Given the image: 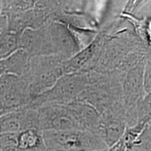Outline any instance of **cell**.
<instances>
[{
	"instance_id": "cell-4",
	"label": "cell",
	"mask_w": 151,
	"mask_h": 151,
	"mask_svg": "<svg viewBox=\"0 0 151 151\" xmlns=\"http://www.w3.org/2000/svg\"><path fill=\"white\" fill-rule=\"evenodd\" d=\"M36 109L41 132L83 130L67 104H45Z\"/></svg>"
},
{
	"instance_id": "cell-9",
	"label": "cell",
	"mask_w": 151,
	"mask_h": 151,
	"mask_svg": "<svg viewBox=\"0 0 151 151\" xmlns=\"http://www.w3.org/2000/svg\"><path fill=\"white\" fill-rule=\"evenodd\" d=\"M20 36L8 28L0 32V60L6 59L21 49Z\"/></svg>"
},
{
	"instance_id": "cell-1",
	"label": "cell",
	"mask_w": 151,
	"mask_h": 151,
	"mask_svg": "<svg viewBox=\"0 0 151 151\" xmlns=\"http://www.w3.org/2000/svg\"><path fill=\"white\" fill-rule=\"evenodd\" d=\"M65 60L60 55L31 57L27 70L22 77L34 99L50 90L64 76L62 64Z\"/></svg>"
},
{
	"instance_id": "cell-5",
	"label": "cell",
	"mask_w": 151,
	"mask_h": 151,
	"mask_svg": "<svg viewBox=\"0 0 151 151\" xmlns=\"http://www.w3.org/2000/svg\"><path fill=\"white\" fill-rule=\"evenodd\" d=\"M22 76L4 74L0 77V106L8 112L20 110L33 101Z\"/></svg>"
},
{
	"instance_id": "cell-10",
	"label": "cell",
	"mask_w": 151,
	"mask_h": 151,
	"mask_svg": "<svg viewBox=\"0 0 151 151\" xmlns=\"http://www.w3.org/2000/svg\"><path fill=\"white\" fill-rule=\"evenodd\" d=\"M37 1H1L0 11L5 17L35 8Z\"/></svg>"
},
{
	"instance_id": "cell-6",
	"label": "cell",
	"mask_w": 151,
	"mask_h": 151,
	"mask_svg": "<svg viewBox=\"0 0 151 151\" xmlns=\"http://www.w3.org/2000/svg\"><path fill=\"white\" fill-rule=\"evenodd\" d=\"M28 129L39 130L36 109L24 107L0 116V134H16Z\"/></svg>"
},
{
	"instance_id": "cell-7",
	"label": "cell",
	"mask_w": 151,
	"mask_h": 151,
	"mask_svg": "<svg viewBox=\"0 0 151 151\" xmlns=\"http://www.w3.org/2000/svg\"><path fill=\"white\" fill-rule=\"evenodd\" d=\"M7 19V28L11 31L21 34L27 29H37L50 20L48 11L36 6L35 8L10 15Z\"/></svg>"
},
{
	"instance_id": "cell-15",
	"label": "cell",
	"mask_w": 151,
	"mask_h": 151,
	"mask_svg": "<svg viewBox=\"0 0 151 151\" xmlns=\"http://www.w3.org/2000/svg\"><path fill=\"white\" fill-rule=\"evenodd\" d=\"M0 151H4V150H3V149L1 148V146H0Z\"/></svg>"
},
{
	"instance_id": "cell-17",
	"label": "cell",
	"mask_w": 151,
	"mask_h": 151,
	"mask_svg": "<svg viewBox=\"0 0 151 151\" xmlns=\"http://www.w3.org/2000/svg\"><path fill=\"white\" fill-rule=\"evenodd\" d=\"M0 77H1V76H0Z\"/></svg>"
},
{
	"instance_id": "cell-11",
	"label": "cell",
	"mask_w": 151,
	"mask_h": 151,
	"mask_svg": "<svg viewBox=\"0 0 151 151\" xmlns=\"http://www.w3.org/2000/svg\"><path fill=\"white\" fill-rule=\"evenodd\" d=\"M126 151H151V124H147L140 137L126 147Z\"/></svg>"
},
{
	"instance_id": "cell-12",
	"label": "cell",
	"mask_w": 151,
	"mask_h": 151,
	"mask_svg": "<svg viewBox=\"0 0 151 151\" xmlns=\"http://www.w3.org/2000/svg\"><path fill=\"white\" fill-rule=\"evenodd\" d=\"M105 151H126V146L123 137L113 146L107 148Z\"/></svg>"
},
{
	"instance_id": "cell-2",
	"label": "cell",
	"mask_w": 151,
	"mask_h": 151,
	"mask_svg": "<svg viewBox=\"0 0 151 151\" xmlns=\"http://www.w3.org/2000/svg\"><path fill=\"white\" fill-rule=\"evenodd\" d=\"M48 151H102L108 148L96 134L85 130L43 132Z\"/></svg>"
},
{
	"instance_id": "cell-13",
	"label": "cell",
	"mask_w": 151,
	"mask_h": 151,
	"mask_svg": "<svg viewBox=\"0 0 151 151\" xmlns=\"http://www.w3.org/2000/svg\"><path fill=\"white\" fill-rule=\"evenodd\" d=\"M7 28V19L0 11V32Z\"/></svg>"
},
{
	"instance_id": "cell-16",
	"label": "cell",
	"mask_w": 151,
	"mask_h": 151,
	"mask_svg": "<svg viewBox=\"0 0 151 151\" xmlns=\"http://www.w3.org/2000/svg\"><path fill=\"white\" fill-rule=\"evenodd\" d=\"M105 150H102V151H105Z\"/></svg>"
},
{
	"instance_id": "cell-8",
	"label": "cell",
	"mask_w": 151,
	"mask_h": 151,
	"mask_svg": "<svg viewBox=\"0 0 151 151\" xmlns=\"http://www.w3.org/2000/svg\"><path fill=\"white\" fill-rule=\"evenodd\" d=\"M31 57L20 49L6 59L0 60V76L11 74L22 76L27 70Z\"/></svg>"
},
{
	"instance_id": "cell-3",
	"label": "cell",
	"mask_w": 151,
	"mask_h": 151,
	"mask_svg": "<svg viewBox=\"0 0 151 151\" xmlns=\"http://www.w3.org/2000/svg\"><path fill=\"white\" fill-rule=\"evenodd\" d=\"M88 83V76L84 73L64 75L50 90L38 96L25 107L37 109L45 104L71 102L86 90Z\"/></svg>"
},
{
	"instance_id": "cell-14",
	"label": "cell",
	"mask_w": 151,
	"mask_h": 151,
	"mask_svg": "<svg viewBox=\"0 0 151 151\" xmlns=\"http://www.w3.org/2000/svg\"><path fill=\"white\" fill-rule=\"evenodd\" d=\"M9 113V112L8 111H6L5 109L3 108V107H1V106H0V116H1L2 115L5 114V113Z\"/></svg>"
}]
</instances>
